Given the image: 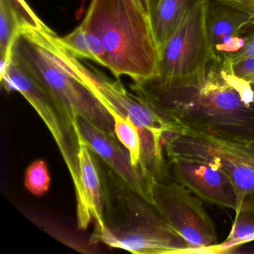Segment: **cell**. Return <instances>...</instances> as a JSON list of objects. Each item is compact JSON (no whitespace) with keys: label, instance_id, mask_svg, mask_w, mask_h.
Wrapping results in <instances>:
<instances>
[{"label":"cell","instance_id":"9a60e30c","mask_svg":"<svg viewBox=\"0 0 254 254\" xmlns=\"http://www.w3.org/2000/svg\"><path fill=\"white\" fill-rule=\"evenodd\" d=\"M194 0H155L151 6L150 21L159 51L173 33Z\"/></svg>","mask_w":254,"mask_h":254},{"label":"cell","instance_id":"4fadbf2b","mask_svg":"<svg viewBox=\"0 0 254 254\" xmlns=\"http://www.w3.org/2000/svg\"><path fill=\"white\" fill-rule=\"evenodd\" d=\"M78 139V165L80 182L82 192V203L76 209L77 222L81 230H86L92 221L96 223L94 230L105 227L106 222L104 216L105 198L102 181L93 151L88 145Z\"/></svg>","mask_w":254,"mask_h":254},{"label":"cell","instance_id":"5b68a950","mask_svg":"<svg viewBox=\"0 0 254 254\" xmlns=\"http://www.w3.org/2000/svg\"><path fill=\"white\" fill-rule=\"evenodd\" d=\"M125 200L128 220L120 224L106 223L103 228L94 230L92 242H102L133 254H190L187 242L152 204L130 189Z\"/></svg>","mask_w":254,"mask_h":254},{"label":"cell","instance_id":"603a6c76","mask_svg":"<svg viewBox=\"0 0 254 254\" xmlns=\"http://www.w3.org/2000/svg\"><path fill=\"white\" fill-rule=\"evenodd\" d=\"M137 1L140 4L145 13L149 16L150 18V13H151V0H137Z\"/></svg>","mask_w":254,"mask_h":254},{"label":"cell","instance_id":"2e32d148","mask_svg":"<svg viewBox=\"0 0 254 254\" xmlns=\"http://www.w3.org/2000/svg\"><path fill=\"white\" fill-rule=\"evenodd\" d=\"M254 241V194L246 196L242 200L239 210L236 212L231 231L227 239L214 245L206 254H223L231 252L232 250L244 244Z\"/></svg>","mask_w":254,"mask_h":254},{"label":"cell","instance_id":"ba28073f","mask_svg":"<svg viewBox=\"0 0 254 254\" xmlns=\"http://www.w3.org/2000/svg\"><path fill=\"white\" fill-rule=\"evenodd\" d=\"M209 0H194L160 50V75L165 82H185L203 74L213 62L206 32Z\"/></svg>","mask_w":254,"mask_h":254},{"label":"cell","instance_id":"7a4b0ae2","mask_svg":"<svg viewBox=\"0 0 254 254\" xmlns=\"http://www.w3.org/2000/svg\"><path fill=\"white\" fill-rule=\"evenodd\" d=\"M95 61L117 80L160 75V51L149 16L137 0H91L81 23Z\"/></svg>","mask_w":254,"mask_h":254},{"label":"cell","instance_id":"3957f363","mask_svg":"<svg viewBox=\"0 0 254 254\" xmlns=\"http://www.w3.org/2000/svg\"><path fill=\"white\" fill-rule=\"evenodd\" d=\"M10 58L47 89L74 123L81 116L115 135L109 111L71 64L59 37L45 23L22 28L13 41Z\"/></svg>","mask_w":254,"mask_h":254},{"label":"cell","instance_id":"cb8c5ba5","mask_svg":"<svg viewBox=\"0 0 254 254\" xmlns=\"http://www.w3.org/2000/svg\"><path fill=\"white\" fill-rule=\"evenodd\" d=\"M155 2V0H151V6H152L153 4H154V2Z\"/></svg>","mask_w":254,"mask_h":254},{"label":"cell","instance_id":"5bb4252c","mask_svg":"<svg viewBox=\"0 0 254 254\" xmlns=\"http://www.w3.org/2000/svg\"><path fill=\"white\" fill-rule=\"evenodd\" d=\"M42 23L25 0H0L1 66L9 62L13 41L20 29Z\"/></svg>","mask_w":254,"mask_h":254},{"label":"cell","instance_id":"ffe728a7","mask_svg":"<svg viewBox=\"0 0 254 254\" xmlns=\"http://www.w3.org/2000/svg\"><path fill=\"white\" fill-rule=\"evenodd\" d=\"M229 62L233 72L238 76L248 81L254 93V58L236 62Z\"/></svg>","mask_w":254,"mask_h":254},{"label":"cell","instance_id":"277c9868","mask_svg":"<svg viewBox=\"0 0 254 254\" xmlns=\"http://www.w3.org/2000/svg\"><path fill=\"white\" fill-rule=\"evenodd\" d=\"M67 52L71 64L104 105L127 116L137 127L141 141L139 166L143 175L154 182L167 179L169 171L165 142L172 133H182L181 127L165 120L136 95L129 93L119 80H111Z\"/></svg>","mask_w":254,"mask_h":254},{"label":"cell","instance_id":"8fae6325","mask_svg":"<svg viewBox=\"0 0 254 254\" xmlns=\"http://www.w3.org/2000/svg\"><path fill=\"white\" fill-rule=\"evenodd\" d=\"M174 181L206 203L237 212L240 200L236 186L221 169L203 162L186 159L169 160Z\"/></svg>","mask_w":254,"mask_h":254},{"label":"cell","instance_id":"7402d4cb","mask_svg":"<svg viewBox=\"0 0 254 254\" xmlns=\"http://www.w3.org/2000/svg\"><path fill=\"white\" fill-rule=\"evenodd\" d=\"M236 8L248 14L254 25V0H212Z\"/></svg>","mask_w":254,"mask_h":254},{"label":"cell","instance_id":"6da1fadb","mask_svg":"<svg viewBox=\"0 0 254 254\" xmlns=\"http://www.w3.org/2000/svg\"><path fill=\"white\" fill-rule=\"evenodd\" d=\"M130 88L179 126L181 133L254 142V93L228 60L212 62L203 74L185 82H165L157 75L133 82Z\"/></svg>","mask_w":254,"mask_h":254},{"label":"cell","instance_id":"44dd1931","mask_svg":"<svg viewBox=\"0 0 254 254\" xmlns=\"http://www.w3.org/2000/svg\"><path fill=\"white\" fill-rule=\"evenodd\" d=\"M250 58H254V29L245 35L243 47L229 61L233 62Z\"/></svg>","mask_w":254,"mask_h":254},{"label":"cell","instance_id":"d6986e66","mask_svg":"<svg viewBox=\"0 0 254 254\" xmlns=\"http://www.w3.org/2000/svg\"><path fill=\"white\" fill-rule=\"evenodd\" d=\"M59 41L77 59H88L94 62L93 53L86 38L85 32L81 25L66 36L63 38L59 37Z\"/></svg>","mask_w":254,"mask_h":254},{"label":"cell","instance_id":"ac0fdd59","mask_svg":"<svg viewBox=\"0 0 254 254\" xmlns=\"http://www.w3.org/2000/svg\"><path fill=\"white\" fill-rule=\"evenodd\" d=\"M50 172L44 160L32 162L25 172L24 185L26 190L35 196H42L50 190Z\"/></svg>","mask_w":254,"mask_h":254},{"label":"cell","instance_id":"7c38bea8","mask_svg":"<svg viewBox=\"0 0 254 254\" xmlns=\"http://www.w3.org/2000/svg\"><path fill=\"white\" fill-rule=\"evenodd\" d=\"M206 32L213 62L230 60L245 44V36L254 29L251 17L233 7L209 0Z\"/></svg>","mask_w":254,"mask_h":254},{"label":"cell","instance_id":"8992f818","mask_svg":"<svg viewBox=\"0 0 254 254\" xmlns=\"http://www.w3.org/2000/svg\"><path fill=\"white\" fill-rule=\"evenodd\" d=\"M1 83L7 91L18 92L38 113L51 133L72 178L76 198V209L82 203L78 139L75 123L60 104L24 68L10 58L1 67Z\"/></svg>","mask_w":254,"mask_h":254},{"label":"cell","instance_id":"52a82bcc","mask_svg":"<svg viewBox=\"0 0 254 254\" xmlns=\"http://www.w3.org/2000/svg\"><path fill=\"white\" fill-rule=\"evenodd\" d=\"M164 148L168 160H197L223 171L236 186L240 206L246 196L254 194V142L172 133Z\"/></svg>","mask_w":254,"mask_h":254},{"label":"cell","instance_id":"9c48e42d","mask_svg":"<svg viewBox=\"0 0 254 254\" xmlns=\"http://www.w3.org/2000/svg\"><path fill=\"white\" fill-rule=\"evenodd\" d=\"M177 181L155 182L152 186L153 206L187 242L190 254H206L217 245L215 224L201 200Z\"/></svg>","mask_w":254,"mask_h":254},{"label":"cell","instance_id":"e0dca14e","mask_svg":"<svg viewBox=\"0 0 254 254\" xmlns=\"http://www.w3.org/2000/svg\"><path fill=\"white\" fill-rule=\"evenodd\" d=\"M105 106L114 120V133L117 139L128 151L132 164L139 167L141 160V141L137 127L127 116L120 114L108 105Z\"/></svg>","mask_w":254,"mask_h":254},{"label":"cell","instance_id":"30bf717a","mask_svg":"<svg viewBox=\"0 0 254 254\" xmlns=\"http://www.w3.org/2000/svg\"><path fill=\"white\" fill-rule=\"evenodd\" d=\"M78 136L121 178L127 188L153 205V184L133 166L127 150L115 135L105 133L81 116L75 117Z\"/></svg>","mask_w":254,"mask_h":254}]
</instances>
